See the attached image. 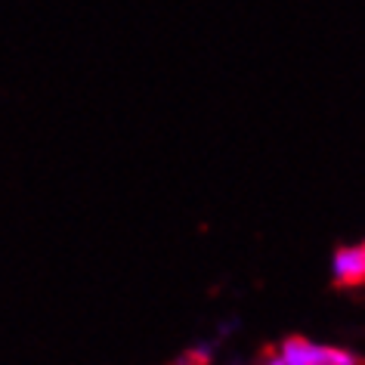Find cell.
I'll use <instances>...</instances> for the list:
<instances>
[{
  "instance_id": "1",
  "label": "cell",
  "mask_w": 365,
  "mask_h": 365,
  "mask_svg": "<svg viewBox=\"0 0 365 365\" xmlns=\"http://www.w3.org/2000/svg\"><path fill=\"white\" fill-rule=\"evenodd\" d=\"M263 365H365V359L344 350V346L319 344L304 334H291L263 356Z\"/></svg>"
},
{
  "instance_id": "2",
  "label": "cell",
  "mask_w": 365,
  "mask_h": 365,
  "mask_svg": "<svg viewBox=\"0 0 365 365\" xmlns=\"http://www.w3.org/2000/svg\"><path fill=\"white\" fill-rule=\"evenodd\" d=\"M331 279L337 288H362L365 285V242L341 245L331 257Z\"/></svg>"
}]
</instances>
